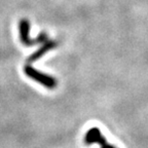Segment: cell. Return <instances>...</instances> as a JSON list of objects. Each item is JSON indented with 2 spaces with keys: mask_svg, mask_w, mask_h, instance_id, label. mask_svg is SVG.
<instances>
[{
  "mask_svg": "<svg viewBox=\"0 0 148 148\" xmlns=\"http://www.w3.org/2000/svg\"><path fill=\"white\" fill-rule=\"evenodd\" d=\"M29 29H30V24L27 20H22L20 23V38L23 44L27 46L35 45L37 43H44V42L49 41L47 40V35L45 33H42L37 39H31L29 37Z\"/></svg>",
  "mask_w": 148,
  "mask_h": 148,
  "instance_id": "2",
  "label": "cell"
},
{
  "mask_svg": "<svg viewBox=\"0 0 148 148\" xmlns=\"http://www.w3.org/2000/svg\"><path fill=\"white\" fill-rule=\"evenodd\" d=\"M84 141L88 145H92V144H98L101 146V148H117L116 146H113L109 144L105 137L102 135L101 131L98 127H90L86 132L84 136Z\"/></svg>",
  "mask_w": 148,
  "mask_h": 148,
  "instance_id": "3",
  "label": "cell"
},
{
  "mask_svg": "<svg viewBox=\"0 0 148 148\" xmlns=\"http://www.w3.org/2000/svg\"><path fill=\"white\" fill-rule=\"evenodd\" d=\"M55 46H57V42L55 41H46L44 42L43 45L40 47L37 51H35L33 55H31L29 58L27 59V64H31V63H34L35 61L39 60L44 53H46L49 51H51V49H53Z\"/></svg>",
  "mask_w": 148,
  "mask_h": 148,
  "instance_id": "4",
  "label": "cell"
},
{
  "mask_svg": "<svg viewBox=\"0 0 148 148\" xmlns=\"http://www.w3.org/2000/svg\"><path fill=\"white\" fill-rule=\"evenodd\" d=\"M24 71H25L26 75L28 77H30L31 79L37 81L38 83H40V84H42V86L47 88H51V90L55 88L57 86V84H58L55 77L38 71L35 68H33L32 66H30V64H26V66L24 67Z\"/></svg>",
  "mask_w": 148,
  "mask_h": 148,
  "instance_id": "1",
  "label": "cell"
}]
</instances>
